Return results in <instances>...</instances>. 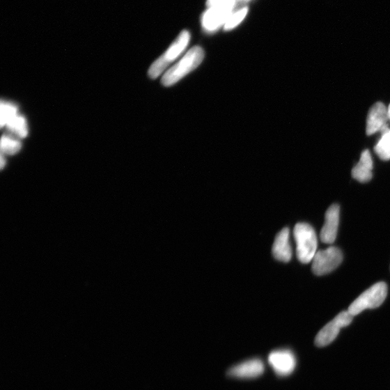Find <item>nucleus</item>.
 I'll return each mask as SVG.
<instances>
[{"mask_svg":"<svg viewBox=\"0 0 390 390\" xmlns=\"http://www.w3.org/2000/svg\"><path fill=\"white\" fill-rule=\"evenodd\" d=\"M387 295V286L379 282L365 290L348 308V311L354 317L367 309L380 306Z\"/></svg>","mask_w":390,"mask_h":390,"instance_id":"20e7f679","label":"nucleus"},{"mask_svg":"<svg viewBox=\"0 0 390 390\" xmlns=\"http://www.w3.org/2000/svg\"><path fill=\"white\" fill-rule=\"evenodd\" d=\"M353 318L354 316L348 311L341 312L319 332L315 338L316 345L325 347L333 343L338 337L341 329L348 326L352 322Z\"/></svg>","mask_w":390,"mask_h":390,"instance_id":"0eeeda50","label":"nucleus"},{"mask_svg":"<svg viewBox=\"0 0 390 390\" xmlns=\"http://www.w3.org/2000/svg\"><path fill=\"white\" fill-rule=\"evenodd\" d=\"M205 53L200 47L189 49L178 63L168 69L162 76V84L170 87L182 79L187 74L196 69L203 61Z\"/></svg>","mask_w":390,"mask_h":390,"instance_id":"f257e3e1","label":"nucleus"},{"mask_svg":"<svg viewBox=\"0 0 390 390\" xmlns=\"http://www.w3.org/2000/svg\"><path fill=\"white\" fill-rule=\"evenodd\" d=\"M5 127L15 138L25 139L29 134L27 121L23 115L19 114L13 116Z\"/></svg>","mask_w":390,"mask_h":390,"instance_id":"4468645a","label":"nucleus"},{"mask_svg":"<svg viewBox=\"0 0 390 390\" xmlns=\"http://www.w3.org/2000/svg\"><path fill=\"white\" fill-rule=\"evenodd\" d=\"M343 261V253L336 247L318 251L312 260V271L316 276H321L336 270Z\"/></svg>","mask_w":390,"mask_h":390,"instance_id":"423d86ee","label":"nucleus"},{"mask_svg":"<svg viewBox=\"0 0 390 390\" xmlns=\"http://www.w3.org/2000/svg\"><path fill=\"white\" fill-rule=\"evenodd\" d=\"M272 255L274 258L283 263H288L292 258V250L290 244V230L283 228L275 239L272 246Z\"/></svg>","mask_w":390,"mask_h":390,"instance_id":"f8f14e48","label":"nucleus"},{"mask_svg":"<svg viewBox=\"0 0 390 390\" xmlns=\"http://www.w3.org/2000/svg\"><path fill=\"white\" fill-rule=\"evenodd\" d=\"M375 151L380 159L390 160V130L382 134V138L376 145Z\"/></svg>","mask_w":390,"mask_h":390,"instance_id":"dca6fc26","label":"nucleus"},{"mask_svg":"<svg viewBox=\"0 0 390 390\" xmlns=\"http://www.w3.org/2000/svg\"><path fill=\"white\" fill-rule=\"evenodd\" d=\"M22 144L14 136L4 134L1 141V153L3 155H15L21 150Z\"/></svg>","mask_w":390,"mask_h":390,"instance_id":"2eb2a0df","label":"nucleus"},{"mask_svg":"<svg viewBox=\"0 0 390 390\" xmlns=\"http://www.w3.org/2000/svg\"><path fill=\"white\" fill-rule=\"evenodd\" d=\"M18 114V108L10 102H1V127L6 126L7 123Z\"/></svg>","mask_w":390,"mask_h":390,"instance_id":"a211bd4d","label":"nucleus"},{"mask_svg":"<svg viewBox=\"0 0 390 390\" xmlns=\"http://www.w3.org/2000/svg\"><path fill=\"white\" fill-rule=\"evenodd\" d=\"M237 1H244V0H237Z\"/></svg>","mask_w":390,"mask_h":390,"instance_id":"4be33fe9","label":"nucleus"},{"mask_svg":"<svg viewBox=\"0 0 390 390\" xmlns=\"http://www.w3.org/2000/svg\"><path fill=\"white\" fill-rule=\"evenodd\" d=\"M265 365L260 359H251L231 367L227 375L231 377L250 379L263 374Z\"/></svg>","mask_w":390,"mask_h":390,"instance_id":"9d476101","label":"nucleus"},{"mask_svg":"<svg viewBox=\"0 0 390 390\" xmlns=\"http://www.w3.org/2000/svg\"><path fill=\"white\" fill-rule=\"evenodd\" d=\"M268 362L275 373L280 376H287L294 372L297 360L289 350L272 351L268 356Z\"/></svg>","mask_w":390,"mask_h":390,"instance_id":"6e6552de","label":"nucleus"},{"mask_svg":"<svg viewBox=\"0 0 390 390\" xmlns=\"http://www.w3.org/2000/svg\"><path fill=\"white\" fill-rule=\"evenodd\" d=\"M389 119L387 107L382 102H377L370 109L366 120V134L372 135L387 125Z\"/></svg>","mask_w":390,"mask_h":390,"instance_id":"9b49d317","label":"nucleus"},{"mask_svg":"<svg viewBox=\"0 0 390 390\" xmlns=\"http://www.w3.org/2000/svg\"><path fill=\"white\" fill-rule=\"evenodd\" d=\"M387 111H388L389 119L390 120V104L389 105V107L387 108Z\"/></svg>","mask_w":390,"mask_h":390,"instance_id":"412c9836","label":"nucleus"},{"mask_svg":"<svg viewBox=\"0 0 390 390\" xmlns=\"http://www.w3.org/2000/svg\"><path fill=\"white\" fill-rule=\"evenodd\" d=\"M6 164H5V159H4V155L1 154V169H3L5 166Z\"/></svg>","mask_w":390,"mask_h":390,"instance_id":"aec40b11","label":"nucleus"},{"mask_svg":"<svg viewBox=\"0 0 390 390\" xmlns=\"http://www.w3.org/2000/svg\"><path fill=\"white\" fill-rule=\"evenodd\" d=\"M299 260L307 264L313 260L318 251V237L313 228L306 223H299L294 230Z\"/></svg>","mask_w":390,"mask_h":390,"instance_id":"f03ea898","label":"nucleus"},{"mask_svg":"<svg viewBox=\"0 0 390 390\" xmlns=\"http://www.w3.org/2000/svg\"><path fill=\"white\" fill-rule=\"evenodd\" d=\"M340 221V207L338 204L331 205L325 213V224L320 232L321 241L327 244L335 242Z\"/></svg>","mask_w":390,"mask_h":390,"instance_id":"1a4fd4ad","label":"nucleus"},{"mask_svg":"<svg viewBox=\"0 0 390 390\" xmlns=\"http://www.w3.org/2000/svg\"><path fill=\"white\" fill-rule=\"evenodd\" d=\"M247 12V8H243L238 11L233 12L225 24L224 29L230 31L240 25L246 17Z\"/></svg>","mask_w":390,"mask_h":390,"instance_id":"f3484780","label":"nucleus"},{"mask_svg":"<svg viewBox=\"0 0 390 390\" xmlns=\"http://www.w3.org/2000/svg\"><path fill=\"white\" fill-rule=\"evenodd\" d=\"M237 0H223L210 7L203 17V26L208 32L217 31L225 25L228 19L233 13L237 4Z\"/></svg>","mask_w":390,"mask_h":390,"instance_id":"39448f33","label":"nucleus"},{"mask_svg":"<svg viewBox=\"0 0 390 390\" xmlns=\"http://www.w3.org/2000/svg\"><path fill=\"white\" fill-rule=\"evenodd\" d=\"M190 41V34L187 31H182L170 46L168 50L156 60L148 70L151 79H156L167 70L169 65L184 53Z\"/></svg>","mask_w":390,"mask_h":390,"instance_id":"7ed1b4c3","label":"nucleus"},{"mask_svg":"<svg viewBox=\"0 0 390 390\" xmlns=\"http://www.w3.org/2000/svg\"><path fill=\"white\" fill-rule=\"evenodd\" d=\"M373 161L368 150H364L358 164L352 170L353 178L361 183L373 179Z\"/></svg>","mask_w":390,"mask_h":390,"instance_id":"ddd939ff","label":"nucleus"},{"mask_svg":"<svg viewBox=\"0 0 390 390\" xmlns=\"http://www.w3.org/2000/svg\"><path fill=\"white\" fill-rule=\"evenodd\" d=\"M221 1H223V0H208V6L210 8Z\"/></svg>","mask_w":390,"mask_h":390,"instance_id":"6ab92c4d","label":"nucleus"}]
</instances>
